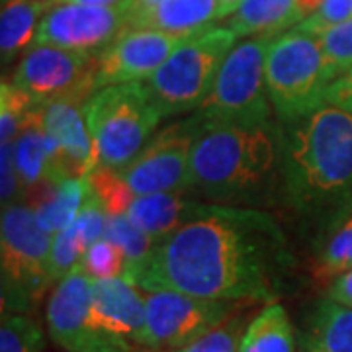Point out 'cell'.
<instances>
[{
    "instance_id": "1",
    "label": "cell",
    "mask_w": 352,
    "mask_h": 352,
    "mask_svg": "<svg viewBox=\"0 0 352 352\" xmlns=\"http://www.w3.org/2000/svg\"><path fill=\"white\" fill-rule=\"evenodd\" d=\"M289 266L288 237L274 215L217 204L208 215L157 241L147 261L124 278L143 292L274 302Z\"/></svg>"
},
{
    "instance_id": "27",
    "label": "cell",
    "mask_w": 352,
    "mask_h": 352,
    "mask_svg": "<svg viewBox=\"0 0 352 352\" xmlns=\"http://www.w3.org/2000/svg\"><path fill=\"white\" fill-rule=\"evenodd\" d=\"M0 352H45V337L32 315L2 314Z\"/></svg>"
},
{
    "instance_id": "4",
    "label": "cell",
    "mask_w": 352,
    "mask_h": 352,
    "mask_svg": "<svg viewBox=\"0 0 352 352\" xmlns=\"http://www.w3.org/2000/svg\"><path fill=\"white\" fill-rule=\"evenodd\" d=\"M85 116L98 166L112 170L126 168L145 149L164 118L145 80L98 88Z\"/></svg>"
},
{
    "instance_id": "41",
    "label": "cell",
    "mask_w": 352,
    "mask_h": 352,
    "mask_svg": "<svg viewBox=\"0 0 352 352\" xmlns=\"http://www.w3.org/2000/svg\"><path fill=\"white\" fill-rule=\"evenodd\" d=\"M219 2V20H226L241 6L243 0H217Z\"/></svg>"
},
{
    "instance_id": "22",
    "label": "cell",
    "mask_w": 352,
    "mask_h": 352,
    "mask_svg": "<svg viewBox=\"0 0 352 352\" xmlns=\"http://www.w3.org/2000/svg\"><path fill=\"white\" fill-rule=\"evenodd\" d=\"M51 6L53 0H4L0 14L2 67L34 47L39 22Z\"/></svg>"
},
{
    "instance_id": "24",
    "label": "cell",
    "mask_w": 352,
    "mask_h": 352,
    "mask_svg": "<svg viewBox=\"0 0 352 352\" xmlns=\"http://www.w3.org/2000/svg\"><path fill=\"white\" fill-rule=\"evenodd\" d=\"M239 352H296V335L284 305L268 302L249 321Z\"/></svg>"
},
{
    "instance_id": "7",
    "label": "cell",
    "mask_w": 352,
    "mask_h": 352,
    "mask_svg": "<svg viewBox=\"0 0 352 352\" xmlns=\"http://www.w3.org/2000/svg\"><path fill=\"white\" fill-rule=\"evenodd\" d=\"M235 41L237 36L227 25H212L180 41L145 82L164 118L200 108L210 96L217 73Z\"/></svg>"
},
{
    "instance_id": "3",
    "label": "cell",
    "mask_w": 352,
    "mask_h": 352,
    "mask_svg": "<svg viewBox=\"0 0 352 352\" xmlns=\"http://www.w3.org/2000/svg\"><path fill=\"white\" fill-rule=\"evenodd\" d=\"M188 192L223 206H274L282 198L280 122L204 120L192 149Z\"/></svg>"
},
{
    "instance_id": "42",
    "label": "cell",
    "mask_w": 352,
    "mask_h": 352,
    "mask_svg": "<svg viewBox=\"0 0 352 352\" xmlns=\"http://www.w3.org/2000/svg\"><path fill=\"white\" fill-rule=\"evenodd\" d=\"M321 2H323V0H298V6H300V10H302L303 20H305L307 16H311V14L321 6Z\"/></svg>"
},
{
    "instance_id": "35",
    "label": "cell",
    "mask_w": 352,
    "mask_h": 352,
    "mask_svg": "<svg viewBox=\"0 0 352 352\" xmlns=\"http://www.w3.org/2000/svg\"><path fill=\"white\" fill-rule=\"evenodd\" d=\"M349 18H352V0H323L321 6L298 25L305 32L317 34L323 28L340 24Z\"/></svg>"
},
{
    "instance_id": "26",
    "label": "cell",
    "mask_w": 352,
    "mask_h": 352,
    "mask_svg": "<svg viewBox=\"0 0 352 352\" xmlns=\"http://www.w3.org/2000/svg\"><path fill=\"white\" fill-rule=\"evenodd\" d=\"M39 106L25 92L16 88L10 80H2L0 87V143H16L30 116L38 112Z\"/></svg>"
},
{
    "instance_id": "16",
    "label": "cell",
    "mask_w": 352,
    "mask_h": 352,
    "mask_svg": "<svg viewBox=\"0 0 352 352\" xmlns=\"http://www.w3.org/2000/svg\"><path fill=\"white\" fill-rule=\"evenodd\" d=\"M92 94H71L51 102L43 110V127L63 157L71 176H88L96 166V151L85 116V104Z\"/></svg>"
},
{
    "instance_id": "29",
    "label": "cell",
    "mask_w": 352,
    "mask_h": 352,
    "mask_svg": "<svg viewBox=\"0 0 352 352\" xmlns=\"http://www.w3.org/2000/svg\"><path fill=\"white\" fill-rule=\"evenodd\" d=\"M247 325H249V317L239 311L231 319H227L226 323L217 325L210 333H206L204 337L190 342L186 346L163 352H239L241 339L245 335Z\"/></svg>"
},
{
    "instance_id": "33",
    "label": "cell",
    "mask_w": 352,
    "mask_h": 352,
    "mask_svg": "<svg viewBox=\"0 0 352 352\" xmlns=\"http://www.w3.org/2000/svg\"><path fill=\"white\" fill-rule=\"evenodd\" d=\"M85 247L80 245L75 223L53 235L50 254V276L53 286H57L67 274H71L82 261Z\"/></svg>"
},
{
    "instance_id": "9",
    "label": "cell",
    "mask_w": 352,
    "mask_h": 352,
    "mask_svg": "<svg viewBox=\"0 0 352 352\" xmlns=\"http://www.w3.org/2000/svg\"><path fill=\"white\" fill-rule=\"evenodd\" d=\"M201 127L204 118L198 112L166 126L118 173L135 196L188 192L192 149Z\"/></svg>"
},
{
    "instance_id": "15",
    "label": "cell",
    "mask_w": 352,
    "mask_h": 352,
    "mask_svg": "<svg viewBox=\"0 0 352 352\" xmlns=\"http://www.w3.org/2000/svg\"><path fill=\"white\" fill-rule=\"evenodd\" d=\"M92 321L113 339L145 349L147 309L143 289L124 276L92 280Z\"/></svg>"
},
{
    "instance_id": "20",
    "label": "cell",
    "mask_w": 352,
    "mask_h": 352,
    "mask_svg": "<svg viewBox=\"0 0 352 352\" xmlns=\"http://www.w3.org/2000/svg\"><path fill=\"white\" fill-rule=\"evenodd\" d=\"M219 20L217 0H163L133 28H151L176 38H192ZM131 28V30H133Z\"/></svg>"
},
{
    "instance_id": "39",
    "label": "cell",
    "mask_w": 352,
    "mask_h": 352,
    "mask_svg": "<svg viewBox=\"0 0 352 352\" xmlns=\"http://www.w3.org/2000/svg\"><path fill=\"white\" fill-rule=\"evenodd\" d=\"M161 2L163 0H127V6H129V25H127V30H131L141 18H145L147 14L153 12Z\"/></svg>"
},
{
    "instance_id": "5",
    "label": "cell",
    "mask_w": 352,
    "mask_h": 352,
    "mask_svg": "<svg viewBox=\"0 0 352 352\" xmlns=\"http://www.w3.org/2000/svg\"><path fill=\"white\" fill-rule=\"evenodd\" d=\"M51 245L53 235L39 227L36 212L30 206L18 201L2 208V314L30 315L53 286L50 276Z\"/></svg>"
},
{
    "instance_id": "30",
    "label": "cell",
    "mask_w": 352,
    "mask_h": 352,
    "mask_svg": "<svg viewBox=\"0 0 352 352\" xmlns=\"http://www.w3.org/2000/svg\"><path fill=\"white\" fill-rule=\"evenodd\" d=\"M88 178H90V184H92L94 194L100 198L108 214H127L133 200L138 198L131 192V188L124 182V178L120 176L118 170L98 166V168H94L88 175Z\"/></svg>"
},
{
    "instance_id": "18",
    "label": "cell",
    "mask_w": 352,
    "mask_h": 352,
    "mask_svg": "<svg viewBox=\"0 0 352 352\" xmlns=\"http://www.w3.org/2000/svg\"><path fill=\"white\" fill-rule=\"evenodd\" d=\"M217 204L186 198L182 194H149L138 196L129 208V219L151 239L161 241L194 219H200Z\"/></svg>"
},
{
    "instance_id": "28",
    "label": "cell",
    "mask_w": 352,
    "mask_h": 352,
    "mask_svg": "<svg viewBox=\"0 0 352 352\" xmlns=\"http://www.w3.org/2000/svg\"><path fill=\"white\" fill-rule=\"evenodd\" d=\"M315 36L323 50L329 82L349 73L352 69V18L340 24L323 28Z\"/></svg>"
},
{
    "instance_id": "6",
    "label": "cell",
    "mask_w": 352,
    "mask_h": 352,
    "mask_svg": "<svg viewBox=\"0 0 352 352\" xmlns=\"http://www.w3.org/2000/svg\"><path fill=\"white\" fill-rule=\"evenodd\" d=\"M327 87L325 57L315 34L296 25L272 39L266 53V88L280 124L323 106Z\"/></svg>"
},
{
    "instance_id": "31",
    "label": "cell",
    "mask_w": 352,
    "mask_h": 352,
    "mask_svg": "<svg viewBox=\"0 0 352 352\" xmlns=\"http://www.w3.org/2000/svg\"><path fill=\"white\" fill-rule=\"evenodd\" d=\"M317 270L323 276L352 270V215L337 227V231L321 249L317 256Z\"/></svg>"
},
{
    "instance_id": "23",
    "label": "cell",
    "mask_w": 352,
    "mask_h": 352,
    "mask_svg": "<svg viewBox=\"0 0 352 352\" xmlns=\"http://www.w3.org/2000/svg\"><path fill=\"white\" fill-rule=\"evenodd\" d=\"M92 194V184L88 176H71L51 188V194L36 206V219L43 231L57 235L71 227L80 214L85 201Z\"/></svg>"
},
{
    "instance_id": "19",
    "label": "cell",
    "mask_w": 352,
    "mask_h": 352,
    "mask_svg": "<svg viewBox=\"0 0 352 352\" xmlns=\"http://www.w3.org/2000/svg\"><path fill=\"white\" fill-rule=\"evenodd\" d=\"M302 20L298 0H243L239 8L227 18V28L237 38H276Z\"/></svg>"
},
{
    "instance_id": "38",
    "label": "cell",
    "mask_w": 352,
    "mask_h": 352,
    "mask_svg": "<svg viewBox=\"0 0 352 352\" xmlns=\"http://www.w3.org/2000/svg\"><path fill=\"white\" fill-rule=\"evenodd\" d=\"M329 298L352 307V270H346L335 278V282L329 286Z\"/></svg>"
},
{
    "instance_id": "37",
    "label": "cell",
    "mask_w": 352,
    "mask_h": 352,
    "mask_svg": "<svg viewBox=\"0 0 352 352\" xmlns=\"http://www.w3.org/2000/svg\"><path fill=\"white\" fill-rule=\"evenodd\" d=\"M325 104L352 113V69L329 82L325 90Z\"/></svg>"
},
{
    "instance_id": "32",
    "label": "cell",
    "mask_w": 352,
    "mask_h": 352,
    "mask_svg": "<svg viewBox=\"0 0 352 352\" xmlns=\"http://www.w3.org/2000/svg\"><path fill=\"white\" fill-rule=\"evenodd\" d=\"M82 270L92 280L124 276L126 272V254L110 239H100L88 247L80 261Z\"/></svg>"
},
{
    "instance_id": "34",
    "label": "cell",
    "mask_w": 352,
    "mask_h": 352,
    "mask_svg": "<svg viewBox=\"0 0 352 352\" xmlns=\"http://www.w3.org/2000/svg\"><path fill=\"white\" fill-rule=\"evenodd\" d=\"M108 215L110 214L106 212L104 204L92 190V194L88 196V200L85 201V206H82V210H80V214L75 221V229L78 233L80 245L85 247V252H87L88 247H92L94 243L104 239L106 226H108Z\"/></svg>"
},
{
    "instance_id": "14",
    "label": "cell",
    "mask_w": 352,
    "mask_h": 352,
    "mask_svg": "<svg viewBox=\"0 0 352 352\" xmlns=\"http://www.w3.org/2000/svg\"><path fill=\"white\" fill-rule=\"evenodd\" d=\"M180 41L182 38L151 28L122 32L108 47L96 53V90L110 85L149 80Z\"/></svg>"
},
{
    "instance_id": "43",
    "label": "cell",
    "mask_w": 352,
    "mask_h": 352,
    "mask_svg": "<svg viewBox=\"0 0 352 352\" xmlns=\"http://www.w3.org/2000/svg\"><path fill=\"white\" fill-rule=\"evenodd\" d=\"M63 352H69V351H63Z\"/></svg>"
},
{
    "instance_id": "21",
    "label": "cell",
    "mask_w": 352,
    "mask_h": 352,
    "mask_svg": "<svg viewBox=\"0 0 352 352\" xmlns=\"http://www.w3.org/2000/svg\"><path fill=\"white\" fill-rule=\"evenodd\" d=\"M302 352H352V307L325 298L302 333Z\"/></svg>"
},
{
    "instance_id": "36",
    "label": "cell",
    "mask_w": 352,
    "mask_h": 352,
    "mask_svg": "<svg viewBox=\"0 0 352 352\" xmlns=\"http://www.w3.org/2000/svg\"><path fill=\"white\" fill-rule=\"evenodd\" d=\"M2 175H0V200L2 208H8L12 204H18L20 196L24 194L18 168H16V157H14V143H2Z\"/></svg>"
},
{
    "instance_id": "17",
    "label": "cell",
    "mask_w": 352,
    "mask_h": 352,
    "mask_svg": "<svg viewBox=\"0 0 352 352\" xmlns=\"http://www.w3.org/2000/svg\"><path fill=\"white\" fill-rule=\"evenodd\" d=\"M43 110L45 108H39L38 112L30 116L14 143L16 168L24 192L39 188L43 184L55 188L63 180L71 178L55 141L43 127Z\"/></svg>"
},
{
    "instance_id": "13",
    "label": "cell",
    "mask_w": 352,
    "mask_h": 352,
    "mask_svg": "<svg viewBox=\"0 0 352 352\" xmlns=\"http://www.w3.org/2000/svg\"><path fill=\"white\" fill-rule=\"evenodd\" d=\"M129 25L127 0L120 6H87L61 2L43 14L34 45L100 53Z\"/></svg>"
},
{
    "instance_id": "40",
    "label": "cell",
    "mask_w": 352,
    "mask_h": 352,
    "mask_svg": "<svg viewBox=\"0 0 352 352\" xmlns=\"http://www.w3.org/2000/svg\"><path fill=\"white\" fill-rule=\"evenodd\" d=\"M71 2V4H87V6H120L126 0H53V4Z\"/></svg>"
},
{
    "instance_id": "12",
    "label": "cell",
    "mask_w": 352,
    "mask_h": 352,
    "mask_svg": "<svg viewBox=\"0 0 352 352\" xmlns=\"http://www.w3.org/2000/svg\"><path fill=\"white\" fill-rule=\"evenodd\" d=\"M96 55L34 45L14 69L10 82L39 106L71 96L96 92Z\"/></svg>"
},
{
    "instance_id": "2",
    "label": "cell",
    "mask_w": 352,
    "mask_h": 352,
    "mask_svg": "<svg viewBox=\"0 0 352 352\" xmlns=\"http://www.w3.org/2000/svg\"><path fill=\"white\" fill-rule=\"evenodd\" d=\"M282 127V200L325 227L352 212V113L331 104Z\"/></svg>"
},
{
    "instance_id": "25",
    "label": "cell",
    "mask_w": 352,
    "mask_h": 352,
    "mask_svg": "<svg viewBox=\"0 0 352 352\" xmlns=\"http://www.w3.org/2000/svg\"><path fill=\"white\" fill-rule=\"evenodd\" d=\"M104 239H110L116 243L124 254H126V276L127 272L135 270L139 264L147 261V256L151 254L153 247L157 241L151 239L143 229H139L127 214L108 215V226H106V233Z\"/></svg>"
},
{
    "instance_id": "11",
    "label": "cell",
    "mask_w": 352,
    "mask_h": 352,
    "mask_svg": "<svg viewBox=\"0 0 352 352\" xmlns=\"http://www.w3.org/2000/svg\"><path fill=\"white\" fill-rule=\"evenodd\" d=\"M51 340L69 352H133L92 321V278L78 264L53 288L45 309Z\"/></svg>"
},
{
    "instance_id": "10",
    "label": "cell",
    "mask_w": 352,
    "mask_h": 352,
    "mask_svg": "<svg viewBox=\"0 0 352 352\" xmlns=\"http://www.w3.org/2000/svg\"><path fill=\"white\" fill-rule=\"evenodd\" d=\"M147 309L145 351L182 349L241 311V303L206 300L173 289L143 292Z\"/></svg>"
},
{
    "instance_id": "8",
    "label": "cell",
    "mask_w": 352,
    "mask_h": 352,
    "mask_svg": "<svg viewBox=\"0 0 352 352\" xmlns=\"http://www.w3.org/2000/svg\"><path fill=\"white\" fill-rule=\"evenodd\" d=\"M272 36H254L235 43L227 53L210 96L196 112L208 122L272 120L266 88V53Z\"/></svg>"
}]
</instances>
